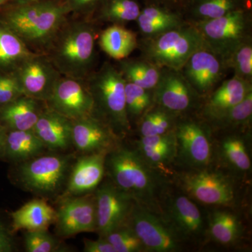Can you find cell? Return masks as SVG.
I'll return each mask as SVG.
<instances>
[{
  "label": "cell",
  "instance_id": "1",
  "mask_svg": "<svg viewBox=\"0 0 252 252\" xmlns=\"http://www.w3.org/2000/svg\"><path fill=\"white\" fill-rule=\"evenodd\" d=\"M95 38L92 23L66 21L46 47V57L63 77L85 81L95 61Z\"/></svg>",
  "mask_w": 252,
  "mask_h": 252
},
{
  "label": "cell",
  "instance_id": "2",
  "mask_svg": "<svg viewBox=\"0 0 252 252\" xmlns=\"http://www.w3.org/2000/svg\"><path fill=\"white\" fill-rule=\"evenodd\" d=\"M64 4L49 0L16 2L6 10L0 23L17 34L28 47L46 49L66 22Z\"/></svg>",
  "mask_w": 252,
  "mask_h": 252
},
{
  "label": "cell",
  "instance_id": "3",
  "mask_svg": "<svg viewBox=\"0 0 252 252\" xmlns=\"http://www.w3.org/2000/svg\"><path fill=\"white\" fill-rule=\"evenodd\" d=\"M105 171L113 184L141 206L147 209L155 205L160 180L137 151L116 147L106 156Z\"/></svg>",
  "mask_w": 252,
  "mask_h": 252
},
{
  "label": "cell",
  "instance_id": "4",
  "mask_svg": "<svg viewBox=\"0 0 252 252\" xmlns=\"http://www.w3.org/2000/svg\"><path fill=\"white\" fill-rule=\"evenodd\" d=\"M94 102L93 115L108 125L116 134L130 130L126 110V80L122 73L106 63L98 71L92 72L85 80Z\"/></svg>",
  "mask_w": 252,
  "mask_h": 252
},
{
  "label": "cell",
  "instance_id": "5",
  "mask_svg": "<svg viewBox=\"0 0 252 252\" xmlns=\"http://www.w3.org/2000/svg\"><path fill=\"white\" fill-rule=\"evenodd\" d=\"M74 162L72 155L41 154L16 164L14 180L21 188L41 198H59Z\"/></svg>",
  "mask_w": 252,
  "mask_h": 252
},
{
  "label": "cell",
  "instance_id": "6",
  "mask_svg": "<svg viewBox=\"0 0 252 252\" xmlns=\"http://www.w3.org/2000/svg\"><path fill=\"white\" fill-rule=\"evenodd\" d=\"M206 46L198 28L188 23L158 35L145 38L142 51L143 59L156 65L181 71L195 51Z\"/></svg>",
  "mask_w": 252,
  "mask_h": 252
},
{
  "label": "cell",
  "instance_id": "7",
  "mask_svg": "<svg viewBox=\"0 0 252 252\" xmlns=\"http://www.w3.org/2000/svg\"><path fill=\"white\" fill-rule=\"evenodd\" d=\"M250 21L249 7L193 25L201 33L207 46L223 59L233 48L251 36Z\"/></svg>",
  "mask_w": 252,
  "mask_h": 252
},
{
  "label": "cell",
  "instance_id": "8",
  "mask_svg": "<svg viewBox=\"0 0 252 252\" xmlns=\"http://www.w3.org/2000/svg\"><path fill=\"white\" fill-rule=\"evenodd\" d=\"M126 223L135 231L147 251L171 252L180 248V239L172 225H167L137 203Z\"/></svg>",
  "mask_w": 252,
  "mask_h": 252
},
{
  "label": "cell",
  "instance_id": "9",
  "mask_svg": "<svg viewBox=\"0 0 252 252\" xmlns=\"http://www.w3.org/2000/svg\"><path fill=\"white\" fill-rule=\"evenodd\" d=\"M25 95L46 102L62 77L46 55L34 53L11 72Z\"/></svg>",
  "mask_w": 252,
  "mask_h": 252
},
{
  "label": "cell",
  "instance_id": "10",
  "mask_svg": "<svg viewBox=\"0 0 252 252\" xmlns=\"http://www.w3.org/2000/svg\"><path fill=\"white\" fill-rule=\"evenodd\" d=\"M97 230L100 237L125 224L135 200L112 182L98 186L95 194Z\"/></svg>",
  "mask_w": 252,
  "mask_h": 252
},
{
  "label": "cell",
  "instance_id": "11",
  "mask_svg": "<svg viewBox=\"0 0 252 252\" xmlns=\"http://www.w3.org/2000/svg\"><path fill=\"white\" fill-rule=\"evenodd\" d=\"M56 211V234L60 238H69L86 232H96L95 199L94 195L69 196L59 198Z\"/></svg>",
  "mask_w": 252,
  "mask_h": 252
},
{
  "label": "cell",
  "instance_id": "12",
  "mask_svg": "<svg viewBox=\"0 0 252 252\" xmlns=\"http://www.w3.org/2000/svg\"><path fill=\"white\" fill-rule=\"evenodd\" d=\"M46 103L49 109L72 121L91 115L94 109L85 81L63 76Z\"/></svg>",
  "mask_w": 252,
  "mask_h": 252
},
{
  "label": "cell",
  "instance_id": "13",
  "mask_svg": "<svg viewBox=\"0 0 252 252\" xmlns=\"http://www.w3.org/2000/svg\"><path fill=\"white\" fill-rule=\"evenodd\" d=\"M182 69L184 77L195 93L205 94L220 82L228 69L221 58L206 46L195 51Z\"/></svg>",
  "mask_w": 252,
  "mask_h": 252
},
{
  "label": "cell",
  "instance_id": "14",
  "mask_svg": "<svg viewBox=\"0 0 252 252\" xmlns=\"http://www.w3.org/2000/svg\"><path fill=\"white\" fill-rule=\"evenodd\" d=\"M182 184L190 196L206 205H228L234 200L233 185L226 177L217 172L187 174L182 177Z\"/></svg>",
  "mask_w": 252,
  "mask_h": 252
},
{
  "label": "cell",
  "instance_id": "15",
  "mask_svg": "<svg viewBox=\"0 0 252 252\" xmlns=\"http://www.w3.org/2000/svg\"><path fill=\"white\" fill-rule=\"evenodd\" d=\"M116 142L117 134L93 114L72 121V145L81 153H108Z\"/></svg>",
  "mask_w": 252,
  "mask_h": 252
},
{
  "label": "cell",
  "instance_id": "16",
  "mask_svg": "<svg viewBox=\"0 0 252 252\" xmlns=\"http://www.w3.org/2000/svg\"><path fill=\"white\" fill-rule=\"evenodd\" d=\"M107 154H84L78 158L73 163L65 189L59 199L80 196L95 190L103 179Z\"/></svg>",
  "mask_w": 252,
  "mask_h": 252
},
{
  "label": "cell",
  "instance_id": "17",
  "mask_svg": "<svg viewBox=\"0 0 252 252\" xmlns=\"http://www.w3.org/2000/svg\"><path fill=\"white\" fill-rule=\"evenodd\" d=\"M153 91V101L170 113L190 109L195 93L181 71L170 69H162L160 81Z\"/></svg>",
  "mask_w": 252,
  "mask_h": 252
},
{
  "label": "cell",
  "instance_id": "18",
  "mask_svg": "<svg viewBox=\"0 0 252 252\" xmlns=\"http://www.w3.org/2000/svg\"><path fill=\"white\" fill-rule=\"evenodd\" d=\"M32 130L51 152H63L72 145V120L49 107L43 109Z\"/></svg>",
  "mask_w": 252,
  "mask_h": 252
},
{
  "label": "cell",
  "instance_id": "19",
  "mask_svg": "<svg viewBox=\"0 0 252 252\" xmlns=\"http://www.w3.org/2000/svg\"><path fill=\"white\" fill-rule=\"evenodd\" d=\"M175 132L181 154L186 161L195 166H204L210 162L212 145L201 126L195 122L181 123Z\"/></svg>",
  "mask_w": 252,
  "mask_h": 252
},
{
  "label": "cell",
  "instance_id": "20",
  "mask_svg": "<svg viewBox=\"0 0 252 252\" xmlns=\"http://www.w3.org/2000/svg\"><path fill=\"white\" fill-rule=\"evenodd\" d=\"M41 102L22 95L0 106V123L7 130H32L44 109Z\"/></svg>",
  "mask_w": 252,
  "mask_h": 252
},
{
  "label": "cell",
  "instance_id": "21",
  "mask_svg": "<svg viewBox=\"0 0 252 252\" xmlns=\"http://www.w3.org/2000/svg\"><path fill=\"white\" fill-rule=\"evenodd\" d=\"M12 231L48 229L55 223L56 210L46 199H34L11 214Z\"/></svg>",
  "mask_w": 252,
  "mask_h": 252
},
{
  "label": "cell",
  "instance_id": "22",
  "mask_svg": "<svg viewBox=\"0 0 252 252\" xmlns=\"http://www.w3.org/2000/svg\"><path fill=\"white\" fill-rule=\"evenodd\" d=\"M136 21L145 38L158 35L188 23L180 13L155 5H144Z\"/></svg>",
  "mask_w": 252,
  "mask_h": 252
},
{
  "label": "cell",
  "instance_id": "23",
  "mask_svg": "<svg viewBox=\"0 0 252 252\" xmlns=\"http://www.w3.org/2000/svg\"><path fill=\"white\" fill-rule=\"evenodd\" d=\"M251 91L252 82L233 76L212 94L207 101L205 112L211 119L216 117L240 103Z\"/></svg>",
  "mask_w": 252,
  "mask_h": 252
},
{
  "label": "cell",
  "instance_id": "24",
  "mask_svg": "<svg viewBox=\"0 0 252 252\" xmlns=\"http://www.w3.org/2000/svg\"><path fill=\"white\" fill-rule=\"evenodd\" d=\"M172 227L185 236H197L203 230V220L198 207L185 195L175 197L169 207Z\"/></svg>",
  "mask_w": 252,
  "mask_h": 252
},
{
  "label": "cell",
  "instance_id": "25",
  "mask_svg": "<svg viewBox=\"0 0 252 252\" xmlns=\"http://www.w3.org/2000/svg\"><path fill=\"white\" fill-rule=\"evenodd\" d=\"M47 149L33 130H7L4 158L21 163L46 153Z\"/></svg>",
  "mask_w": 252,
  "mask_h": 252
},
{
  "label": "cell",
  "instance_id": "26",
  "mask_svg": "<svg viewBox=\"0 0 252 252\" xmlns=\"http://www.w3.org/2000/svg\"><path fill=\"white\" fill-rule=\"evenodd\" d=\"M99 44L109 57L122 61L137 49L138 41L133 32L122 25L113 24L101 32Z\"/></svg>",
  "mask_w": 252,
  "mask_h": 252
},
{
  "label": "cell",
  "instance_id": "27",
  "mask_svg": "<svg viewBox=\"0 0 252 252\" xmlns=\"http://www.w3.org/2000/svg\"><path fill=\"white\" fill-rule=\"evenodd\" d=\"M245 8H249L247 0H190L184 13L188 14L187 22L194 24Z\"/></svg>",
  "mask_w": 252,
  "mask_h": 252
},
{
  "label": "cell",
  "instance_id": "28",
  "mask_svg": "<svg viewBox=\"0 0 252 252\" xmlns=\"http://www.w3.org/2000/svg\"><path fill=\"white\" fill-rule=\"evenodd\" d=\"M34 54L17 34L0 23V70L13 72Z\"/></svg>",
  "mask_w": 252,
  "mask_h": 252
},
{
  "label": "cell",
  "instance_id": "29",
  "mask_svg": "<svg viewBox=\"0 0 252 252\" xmlns=\"http://www.w3.org/2000/svg\"><path fill=\"white\" fill-rule=\"evenodd\" d=\"M162 69L145 59L121 61L119 70L126 81L152 91L162 76Z\"/></svg>",
  "mask_w": 252,
  "mask_h": 252
},
{
  "label": "cell",
  "instance_id": "30",
  "mask_svg": "<svg viewBox=\"0 0 252 252\" xmlns=\"http://www.w3.org/2000/svg\"><path fill=\"white\" fill-rule=\"evenodd\" d=\"M99 6V20L122 26L136 21L142 9L137 0H103Z\"/></svg>",
  "mask_w": 252,
  "mask_h": 252
},
{
  "label": "cell",
  "instance_id": "31",
  "mask_svg": "<svg viewBox=\"0 0 252 252\" xmlns=\"http://www.w3.org/2000/svg\"><path fill=\"white\" fill-rule=\"evenodd\" d=\"M210 233L217 243L228 245L234 243L241 233V225L236 216L230 212L219 211L212 215Z\"/></svg>",
  "mask_w": 252,
  "mask_h": 252
},
{
  "label": "cell",
  "instance_id": "32",
  "mask_svg": "<svg viewBox=\"0 0 252 252\" xmlns=\"http://www.w3.org/2000/svg\"><path fill=\"white\" fill-rule=\"evenodd\" d=\"M227 69H232L235 77L252 82V41L251 36L233 48L223 59Z\"/></svg>",
  "mask_w": 252,
  "mask_h": 252
},
{
  "label": "cell",
  "instance_id": "33",
  "mask_svg": "<svg viewBox=\"0 0 252 252\" xmlns=\"http://www.w3.org/2000/svg\"><path fill=\"white\" fill-rule=\"evenodd\" d=\"M252 91L240 103L212 118L218 125L225 127L244 126L251 122Z\"/></svg>",
  "mask_w": 252,
  "mask_h": 252
},
{
  "label": "cell",
  "instance_id": "34",
  "mask_svg": "<svg viewBox=\"0 0 252 252\" xmlns=\"http://www.w3.org/2000/svg\"><path fill=\"white\" fill-rule=\"evenodd\" d=\"M172 113L158 108L144 115L141 122L140 131L142 137L162 135L171 131L173 126Z\"/></svg>",
  "mask_w": 252,
  "mask_h": 252
},
{
  "label": "cell",
  "instance_id": "35",
  "mask_svg": "<svg viewBox=\"0 0 252 252\" xmlns=\"http://www.w3.org/2000/svg\"><path fill=\"white\" fill-rule=\"evenodd\" d=\"M126 110L129 119L140 117L153 102V94L126 81L125 86Z\"/></svg>",
  "mask_w": 252,
  "mask_h": 252
},
{
  "label": "cell",
  "instance_id": "36",
  "mask_svg": "<svg viewBox=\"0 0 252 252\" xmlns=\"http://www.w3.org/2000/svg\"><path fill=\"white\" fill-rule=\"evenodd\" d=\"M104 238L108 240L116 252L145 251L140 239L127 223L112 230Z\"/></svg>",
  "mask_w": 252,
  "mask_h": 252
},
{
  "label": "cell",
  "instance_id": "37",
  "mask_svg": "<svg viewBox=\"0 0 252 252\" xmlns=\"http://www.w3.org/2000/svg\"><path fill=\"white\" fill-rule=\"evenodd\" d=\"M222 153L232 166L240 171L251 169V160L244 141L238 137H227L222 142Z\"/></svg>",
  "mask_w": 252,
  "mask_h": 252
},
{
  "label": "cell",
  "instance_id": "38",
  "mask_svg": "<svg viewBox=\"0 0 252 252\" xmlns=\"http://www.w3.org/2000/svg\"><path fill=\"white\" fill-rule=\"evenodd\" d=\"M25 250L28 252H59L61 243L48 229L26 230L23 238Z\"/></svg>",
  "mask_w": 252,
  "mask_h": 252
},
{
  "label": "cell",
  "instance_id": "39",
  "mask_svg": "<svg viewBox=\"0 0 252 252\" xmlns=\"http://www.w3.org/2000/svg\"><path fill=\"white\" fill-rule=\"evenodd\" d=\"M177 144L154 148H137L142 159L152 167L165 165L177 154Z\"/></svg>",
  "mask_w": 252,
  "mask_h": 252
},
{
  "label": "cell",
  "instance_id": "40",
  "mask_svg": "<svg viewBox=\"0 0 252 252\" xmlns=\"http://www.w3.org/2000/svg\"><path fill=\"white\" fill-rule=\"evenodd\" d=\"M103 0H66L64 4L69 12L77 14H87L97 6H99Z\"/></svg>",
  "mask_w": 252,
  "mask_h": 252
},
{
  "label": "cell",
  "instance_id": "41",
  "mask_svg": "<svg viewBox=\"0 0 252 252\" xmlns=\"http://www.w3.org/2000/svg\"><path fill=\"white\" fill-rule=\"evenodd\" d=\"M144 5H155L183 14L190 0H142Z\"/></svg>",
  "mask_w": 252,
  "mask_h": 252
},
{
  "label": "cell",
  "instance_id": "42",
  "mask_svg": "<svg viewBox=\"0 0 252 252\" xmlns=\"http://www.w3.org/2000/svg\"><path fill=\"white\" fill-rule=\"evenodd\" d=\"M16 250L13 231L0 220V252H12Z\"/></svg>",
  "mask_w": 252,
  "mask_h": 252
},
{
  "label": "cell",
  "instance_id": "43",
  "mask_svg": "<svg viewBox=\"0 0 252 252\" xmlns=\"http://www.w3.org/2000/svg\"><path fill=\"white\" fill-rule=\"evenodd\" d=\"M84 251L86 252H116L112 245L104 237L97 240L85 239L84 241Z\"/></svg>",
  "mask_w": 252,
  "mask_h": 252
},
{
  "label": "cell",
  "instance_id": "44",
  "mask_svg": "<svg viewBox=\"0 0 252 252\" xmlns=\"http://www.w3.org/2000/svg\"><path fill=\"white\" fill-rule=\"evenodd\" d=\"M6 134H7V129L0 123V159L4 158Z\"/></svg>",
  "mask_w": 252,
  "mask_h": 252
},
{
  "label": "cell",
  "instance_id": "45",
  "mask_svg": "<svg viewBox=\"0 0 252 252\" xmlns=\"http://www.w3.org/2000/svg\"><path fill=\"white\" fill-rule=\"evenodd\" d=\"M8 1H16V2H24V1H33V0H8Z\"/></svg>",
  "mask_w": 252,
  "mask_h": 252
},
{
  "label": "cell",
  "instance_id": "46",
  "mask_svg": "<svg viewBox=\"0 0 252 252\" xmlns=\"http://www.w3.org/2000/svg\"><path fill=\"white\" fill-rule=\"evenodd\" d=\"M0 6H1V5H0Z\"/></svg>",
  "mask_w": 252,
  "mask_h": 252
}]
</instances>
